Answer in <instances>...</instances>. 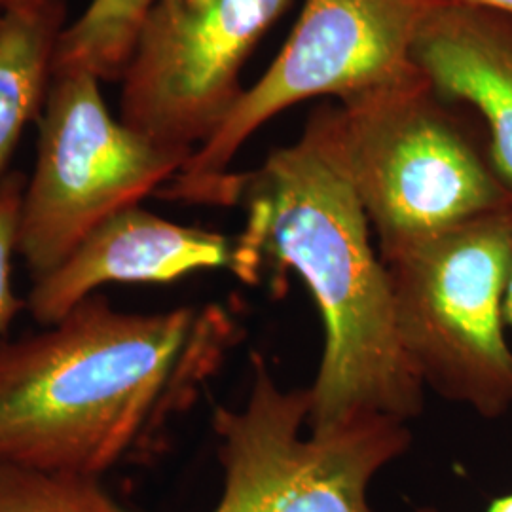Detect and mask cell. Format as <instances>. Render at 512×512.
Instances as JSON below:
<instances>
[{"label":"cell","instance_id":"9c48e42d","mask_svg":"<svg viewBox=\"0 0 512 512\" xmlns=\"http://www.w3.org/2000/svg\"><path fill=\"white\" fill-rule=\"evenodd\" d=\"M200 270H228L255 285L262 262L243 234L184 226L135 205L105 220L54 272L33 281L25 308L50 327L107 283H171Z\"/></svg>","mask_w":512,"mask_h":512},{"label":"cell","instance_id":"8fae6325","mask_svg":"<svg viewBox=\"0 0 512 512\" xmlns=\"http://www.w3.org/2000/svg\"><path fill=\"white\" fill-rule=\"evenodd\" d=\"M65 18V0H29L0 12V183L23 129L46 105Z\"/></svg>","mask_w":512,"mask_h":512},{"label":"cell","instance_id":"4fadbf2b","mask_svg":"<svg viewBox=\"0 0 512 512\" xmlns=\"http://www.w3.org/2000/svg\"><path fill=\"white\" fill-rule=\"evenodd\" d=\"M0 512H135L103 478L71 475L0 461Z\"/></svg>","mask_w":512,"mask_h":512},{"label":"cell","instance_id":"6da1fadb","mask_svg":"<svg viewBox=\"0 0 512 512\" xmlns=\"http://www.w3.org/2000/svg\"><path fill=\"white\" fill-rule=\"evenodd\" d=\"M241 338L222 304L126 313L90 294L0 342V461L103 478L152 458Z\"/></svg>","mask_w":512,"mask_h":512},{"label":"cell","instance_id":"ba28073f","mask_svg":"<svg viewBox=\"0 0 512 512\" xmlns=\"http://www.w3.org/2000/svg\"><path fill=\"white\" fill-rule=\"evenodd\" d=\"M289 2L154 0L120 80V120L194 154L245 92L241 71Z\"/></svg>","mask_w":512,"mask_h":512},{"label":"cell","instance_id":"7a4b0ae2","mask_svg":"<svg viewBox=\"0 0 512 512\" xmlns=\"http://www.w3.org/2000/svg\"><path fill=\"white\" fill-rule=\"evenodd\" d=\"M236 192L247 207L241 234L262 270L294 272L321 313L325 344L308 429L420 416L425 387L399 342L387 268L349 177L336 107H317L294 143L236 173Z\"/></svg>","mask_w":512,"mask_h":512},{"label":"cell","instance_id":"52a82bcc","mask_svg":"<svg viewBox=\"0 0 512 512\" xmlns=\"http://www.w3.org/2000/svg\"><path fill=\"white\" fill-rule=\"evenodd\" d=\"M99 82L92 74H54L38 118L37 165L18 239L33 281L54 272L105 220L160 192L192 156L114 120Z\"/></svg>","mask_w":512,"mask_h":512},{"label":"cell","instance_id":"2e32d148","mask_svg":"<svg viewBox=\"0 0 512 512\" xmlns=\"http://www.w3.org/2000/svg\"><path fill=\"white\" fill-rule=\"evenodd\" d=\"M503 319H505V327L512 330V270L507 293H505V302H503Z\"/></svg>","mask_w":512,"mask_h":512},{"label":"cell","instance_id":"5b68a950","mask_svg":"<svg viewBox=\"0 0 512 512\" xmlns=\"http://www.w3.org/2000/svg\"><path fill=\"white\" fill-rule=\"evenodd\" d=\"M439 2L306 0L268 71L241 93L215 135L158 194L171 202L236 205L232 164L256 129L302 101H342L412 73L414 42Z\"/></svg>","mask_w":512,"mask_h":512},{"label":"cell","instance_id":"30bf717a","mask_svg":"<svg viewBox=\"0 0 512 512\" xmlns=\"http://www.w3.org/2000/svg\"><path fill=\"white\" fill-rule=\"evenodd\" d=\"M412 59L444 101L476 110L495 173L512 192V14L440 0L421 25Z\"/></svg>","mask_w":512,"mask_h":512},{"label":"cell","instance_id":"e0dca14e","mask_svg":"<svg viewBox=\"0 0 512 512\" xmlns=\"http://www.w3.org/2000/svg\"><path fill=\"white\" fill-rule=\"evenodd\" d=\"M486 512H512V492L511 494L501 495V497L494 499V501L490 503V507H488V511Z\"/></svg>","mask_w":512,"mask_h":512},{"label":"cell","instance_id":"277c9868","mask_svg":"<svg viewBox=\"0 0 512 512\" xmlns=\"http://www.w3.org/2000/svg\"><path fill=\"white\" fill-rule=\"evenodd\" d=\"M338 103L349 177L380 255L512 203L488 143L476 139L418 67Z\"/></svg>","mask_w":512,"mask_h":512},{"label":"cell","instance_id":"5bb4252c","mask_svg":"<svg viewBox=\"0 0 512 512\" xmlns=\"http://www.w3.org/2000/svg\"><path fill=\"white\" fill-rule=\"evenodd\" d=\"M25 186V177L18 171H10L0 183V336L25 308V302L12 289V255L18 251Z\"/></svg>","mask_w":512,"mask_h":512},{"label":"cell","instance_id":"7c38bea8","mask_svg":"<svg viewBox=\"0 0 512 512\" xmlns=\"http://www.w3.org/2000/svg\"><path fill=\"white\" fill-rule=\"evenodd\" d=\"M154 0H93L61 35L54 74L86 73L122 80L143 19Z\"/></svg>","mask_w":512,"mask_h":512},{"label":"cell","instance_id":"ac0fdd59","mask_svg":"<svg viewBox=\"0 0 512 512\" xmlns=\"http://www.w3.org/2000/svg\"><path fill=\"white\" fill-rule=\"evenodd\" d=\"M29 0H0V12H6V10H14L19 8L23 4H27Z\"/></svg>","mask_w":512,"mask_h":512},{"label":"cell","instance_id":"8992f818","mask_svg":"<svg viewBox=\"0 0 512 512\" xmlns=\"http://www.w3.org/2000/svg\"><path fill=\"white\" fill-rule=\"evenodd\" d=\"M241 408L219 406L224 488L215 512H376L368 490L410 448L404 421L365 416L310 431V387L287 389L260 353Z\"/></svg>","mask_w":512,"mask_h":512},{"label":"cell","instance_id":"3957f363","mask_svg":"<svg viewBox=\"0 0 512 512\" xmlns=\"http://www.w3.org/2000/svg\"><path fill=\"white\" fill-rule=\"evenodd\" d=\"M399 342L423 387L495 420L512 410L503 302L512 203L384 253Z\"/></svg>","mask_w":512,"mask_h":512},{"label":"cell","instance_id":"9a60e30c","mask_svg":"<svg viewBox=\"0 0 512 512\" xmlns=\"http://www.w3.org/2000/svg\"><path fill=\"white\" fill-rule=\"evenodd\" d=\"M461 2H471V4H480V6H490L495 10L512 14V0H461Z\"/></svg>","mask_w":512,"mask_h":512}]
</instances>
